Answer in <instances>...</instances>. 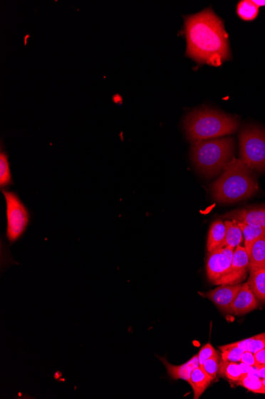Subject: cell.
Segmentation results:
<instances>
[{"label": "cell", "instance_id": "cell-1", "mask_svg": "<svg viewBox=\"0 0 265 399\" xmlns=\"http://www.w3.org/2000/svg\"><path fill=\"white\" fill-rule=\"evenodd\" d=\"M186 55L200 64L220 66L232 59L228 34L212 9L185 18Z\"/></svg>", "mask_w": 265, "mask_h": 399}, {"label": "cell", "instance_id": "cell-2", "mask_svg": "<svg viewBox=\"0 0 265 399\" xmlns=\"http://www.w3.org/2000/svg\"><path fill=\"white\" fill-rule=\"evenodd\" d=\"M211 190L216 201L234 203L256 194L259 185L254 171L234 157L218 180L213 183Z\"/></svg>", "mask_w": 265, "mask_h": 399}, {"label": "cell", "instance_id": "cell-3", "mask_svg": "<svg viewBox=\"0 0 265 399\" xmlns=\"http://www.w3.org/2000/svg\"><path fill=\"white\" fill-rule=\"evenodd\" d=\"M184 126L187 139L194 142L233 134L239 129V121L236 116L204 108L188 114Z\"/></svg>", "mask_w": 265, "mask_h": 399}, {"label": "cell", "instance_id": "cell-4", "mask_svg": "<svg viewBox=\"0 0 265 399\" xmlns=\"http://www.w3.org/2000/svg\"><path fill=\"white\" fill-rule=\"evenodd\" d=\"M234 147L232 137L194 141L191 148L192 163L201 174L217 176L233 159Z\"/></svg>", "mask_w": 265, "mask_h": 399}, {"label": "cell", "instance_id": "cell-5", "mask_svg": "<svg viewBox=\"0 0 265 399\" xmlns=\"http://www.w3.org/2000/svg\"><path fill=\"white\" fill-rule=\"evenodd\" d=\"M239 140L240 160L252 171H265V131L249 126L241 131Z\"/></svg>", "mask_w": 265, "mask_h": 399}, {"label": "cell", "instance_id": "cell-6", "mask_svg": "<svg viewBox=\"0 0 265 399\" xmlns=\"http://www.w3.org/2000/svg\"><path fill=\"white\" fill-rule=\"evenodd\" d=\"M2 192L6 203V237L11 245L24 236L31 223V214L16 192L8 190Z\"/></svg>", "mask_w": 265, "mask_h": 399}, {"label": "cell", "instance_id": "cell-7", "mask_svg": "<svg viewBox=\"0 0 265 399\" xmlns=\"http://www.w3.org/2000/svg\"><path fill=\"white\" fill-rule=\"evenodd\" d=\"M234 250L229 247H219L209 253L207 260V275L212 283L224 278L232 267Z\"/></svg>", "mask_w": 265, "mask_h": 399}, {"label": "cell", "instance_id": "cell-8", "mask_svg": "<svg viewBox=\"0 0 265 399\" xmlns=\"http://www.w3.org/2000/svg\"><path fill=\"white\" fill-rule=\"evenodd\" d=\"M249 258L245 247L239 246L234 250L232 267L224 278L214 285H238L246 279Z\"/></svg>", "mask_w": 265, "mask_h": 399}, {"label": "cell", "instance_id": "cell-9", "mask_svg": "<svg viewBox=\"0 0 265 399\" xmlns=\"http://www.w3.org/2000/svg\"><path fill=\"white\" fill-rule=\"evenodd\" d=\"M241 288V284L221 285L214 290L201 293V295L210 299L223 313H232V306Z\"/></svg>", "mask_w": 265, "mask_h": 399}, {"label": "cell", "instance_id": "cell-10", "mask_svg": "<svg viewBox=\"0 0 265 399\" xmlns=\"http://www.w3.org/2000/svg\"><path fill=\"white\" fill-rule=\"evenodd\" d=\"M222 218L249 226H265V206L236 210L227 213Z\"/></svg>", "mask_w": 265, "mask_h": 399}, {"label": "cell", "instance_id": "cell-11", "mask_svg": "<svg viewBox=\"0 0 265 399\" xmlns=\"http://www.w3.org/2000/svg\"><path fill=\"white\" fill-rule=\"evenodd\" d=\"M258 302L259 300L250 290L249 285L244 283L233 302L232 312L237 315L247 314L255 310L258 307Z\"/></svg>", "mask_w": 265, "mask_h": 399}, {"label": "cell", "instance_id": "cell-12", "mask_svg": "<svg viewBox=\"0 0 265 399\" xmlns=\"http://www.w3.org/2000/svg\"><path fill=\"white\" fill-rule=\"evenodd\" d=\"M165 366L167 373L169 376L174 380H185L188 382L192 373V371L199 366L198 355H195L191 358L189 360L181 365H172L165 358L159 357Z\"/></svg>", "mask_w": 265, "mask_h": 399}, {"label": "cell", "instance_id": "cell-13", "mask_svg": "<svg viewBox=\"0 0 265 399\" xmlns=\"http://www.w3.org/2000/svg\"><path fill=\"white\" fill-rule=\"evenodd\" d=\"M213 380V378L209 375L203 368L199 366L195 368L188 380L194 392V398H199Z\"/></svg>", "mask_w": 265, "mask_h": 399}, {"label": "cell", "instance_id": "cell-14", "mask_svg": "<svg viewBox=\"0 0 265 399\" xmlns=\"http://www.w3.org/2000/svg\"><path fill=\"white\" fill-rule=\"evenodd\" d=\"M226 225L222 219L216 220L209 230L207 249L208 253L213 252L222 247L226 237Z\"/></svg>", "mask_w": 265, "mask_h": 399}, {"label": "cell", "instance_id": "cell-15", "mask_svg": "<svg viewBox=\"0 0 265 399\" xmlns=\"http://www.w3.org/2000/svg\"><path fill=\"white\" fill-rule=\"evenodd\" d=\"M249 271L265 269V237L256 241L249 254Z\"/></svg>", "mask_w": 265, "mask_h": 399}, {"label": "cell", "instance_id": "cell-16", "mask_svg": "<svg viewBox=\"0 0 265 399\" xmlns=\"http://www.w3.org/2000/svg\"><path fill=\"white\" fill-rule=\"evenodd\" d=\"M237 223V222H236ZM240 226L245 240V247L246 252L250 253L256 241L265 237V226H254L244 223H237Z\"/></svg>", "mask_w": 265, "mask_h": 399}, {"label": "cell", "instance_id": "cell-17", "mask_svg": "<svg viewBox=\"0 0 265 399\" xmlns=\"http://www.w3.org/2000/svg\"><path fill=\"white\" fill-rule=\"evenodd\" d=\"M224 223L227 230L226 237L222 247H229L235 250L237 247L241 246L244 239L241 229L239 224L232 220H225Z\"/></svg>", "mask_w": 265, "mask_h": 399}, {"label": "cell", "instance_id": "cell-18", "mask_svg": "<svg viewBox=\"0 0 265 399\" xmlns=\"http://www.w3.org/2000/svg\"><path fill=\"white\" fill-rule=\"evenodd\" d=\"M249 272L247 284L250 290L258 300L265 302V269Z\"/></svg>", "mask_w": 265, "mask_h": 399}, {"label": "cell", "instance_id": "cell-19", "mask_svg": "<svg viewBox=\"0 0 265 399\" xmlns=\"http://www.w3.org/2000/svg\"><path fill=\"white\" fill-rule=\"evenodd\" d=\"M219 374L223 378L233 382L238 383L241 378V371L239 363L223 360L220 362Z\"/></svg>", "mask_w": 265, "mask_h": 399}, {"label": "cell", "instance_id": "cell-20", "mask_svg": "<svg viewBox=\"0 0 265 399\" xmlns=\"http://www.w3.org/2000/svg\"><path fill=\"white\" fill-rule=\"evenodd\" d=\"M237 14L244 21H254L259 14V8L253 0H241L237 6Z\"/></svg>", "mask_w": 265, "mask_h": 399}, {"label": "cell", "instance_id": "cell-21", "mask_svg": "<svg viewBox=\"0 0 265 399\" xmlns=\"http://www.w3.org/2000/svg\"><path fill=\"white\" fill-rule=\"evenodd\" d=\"M13 183L8 155L4 151L0 153V188L4 190Z\"/></svg>", "mask_w": 265, "mask_h": 399}, {"label": "cell", "instance_id": "cell-22", "mask_svg": "<svg viewBox=\"0 0 265 399\" xmlns=\"http://www.w3.org/2000/svg\"><path fill=\"white\" fill-rule=\"evenodd\" d=\"M221 358L223 360L240 363L244 350L236 346L234 343L220 346Z\"/></svg>", "mask_w": 265, "mask_h": 399}, {"label": "cell", "instance_id": "cell-23", "mask_svg": "<svg viewBox=\"0 0 265 399\" xmlns=\"http://www.w3.org/2000/svg\"><path fill=\"white\" fill-rule=\"evenodd\" d=\"M239 386L246 388L247 390L257 394L265 395V386L261 378H251L249 377H242L238 382Z\"/></svg>", "mask_w": 265, "mask_h": 399}, {"label": "cell", "instance_id": "cell-24", "mask_svg": "<svg viewBox=\"0 0 265 399\" xmlns=\"http://www.w3.org/2000/svg\"><path fill=\"white\" fill-rule=\"evenodd\" d=\"M219 366L220 357L219 353H216L210 359H208L201 368H203L206 373L214 380L219 374Z\"/></svg>", "mask_w": 265, "mask_h": 399}, {"label": "cell", "instance_id": "cell-25", "mask_svg": "<svg viewBox=\"0 0 265 399\" xmlns=\"http://www.w3.org/2000/svg\"><path fill=\"white\" fill-rule=\"evenodd\" d=\"M265 348V333L258 334L252 337L247 350L254 354Z\"/></svg>", "mask_w": 265, "mask_h": 399}, {"label": "cell", "instance_id": "cell-26", "mask_svg": "<svg viewBox=\"0 0 265 399\" xmlns=\"http://www.w3.org/2000/svg\"><path fill=\"white\" fill-rule=\"evenodd\" d=\"M216 353V350L214 347L211 345L210 343H207V345H204L202 348L198 353V359L199 366L202 367L204 365V363L208 360L210 359Z\"/></svg>", "mask_w": 265, "mask_h": 399}, {"label": "cell", "instance_id": "cell-27", "mask_svg": "<svg viewBox=\"0 0 265 399\" xmlns=\"http://www.w3.org/2000/svg\"><path fill=\"white\" fill-rule=\"evenodd\" d=\"M241 363H246L247 365L252 367L260 365V364L257 363L254 354L249 352V350H246V352L243 353L241 358Z\"/></svg>", "mask_w": 265, "mask_h": 399}, {"label": "cell", "instance_id": "cell-28", "mask_svg": "<svg viewBox=\"0 0 265 399\" xmlns=\"http://www.w3.org/2000/svg\"><path fill=\"white\" fill-rule=\"evenodd\" d=\"M239 366L241 371V378L246 376L250 371H252L255 367L247 365L246 363H239Z\"/></svg>", "mask_w": 265, "mask_h": 399}, {"label": "cell", "instance_id": "cell-29", "mask_svg": "<svg viewBox=\"0 0 265 399\" xmlns=\"http://www.w3.org/2000/svg\"><path fill=\"white\" fill-rule=\"evenodd\" d=\"M256 360L259 364H265V348L254 354Z\"/></svg>", "mask_w": 265, "mask_h": 399}, {"label": "cell", "instance_id": "cell-30", "mask_svg": "<svg viewBox=\"0 0 265 399\" xmlns=\"http://www.w3.org/2000/svg\"><path fill=\"white\" fill-rule=\"evenodd\" d=\"M256 368L258 370V373H259L261 380H263V378H265V364H260L259 366H257Z\"/></svg>", "mask_w": 265, "mask_h": 399}, {"label": "cell", "instance_id": "cell-31", "mask_svg": "<svg viewBox=\"0 0 265 399\" xmlns=\"http://www.w3.org/2000/svg\"><path fill=\"white\" fill-rule=\"evenodd\" d=\"M253 2L258 6V8L265 6V0H253Z\"/></svg>", "mask_w": 265, "mask_h": 399}, {"label": "cell", "instance_id": "cell-32", "mask_svg": "<svg viewBox=\"0 0 265 399\" xmlns=\"http://www.w3.org/2000/svg\"><path fill=\"white\" fill-rule=\"evenodd\" d=\"M262 382H263V383H264V386H265V378H263Z\"/></svg>", "mask_w": 265, "mask_h": 399}]
</instances>
